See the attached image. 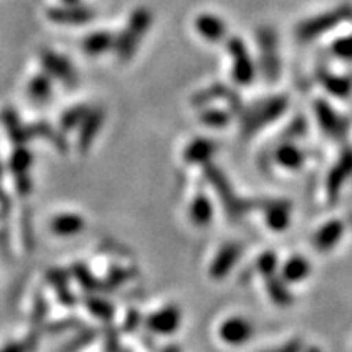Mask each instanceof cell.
I'll return each mask as SVG.
<instances>
[{"mask_svg": "<svg viewBox=\"0 0 352 352\" xmlns=\"http://www.w3.org/2000/svg\"><path fill=\"white\" fill-rule=\"evenodd\" d=\"M289 108V98L284 95L267 96L246 108L241 114V132L246 138L258 134L259 131L279 120Z\"/></svg>", "mask_w": 352, "mask_h": 352, "instance_id": "obj_1", "label": "cell"}, {"mask_svg": "<svg viewBox=\"0 0 352 352\" xmlns=\"http://www.w3.org/2000/svg\"><path fill=\"white\" fill-rule=\"evenodd\" d=\"M152 21L153 15L147 7H138L131 13L129 20H127L126 23V28L122 30L120 36L114 39L113 50L116 52L118 59L126 63V60L134 57L139 44L142 43L145 34L151 30Z\"/></svg>", "mask_w": 352, "mask_h": 352, "instance_id": "obj_2", "label": "cell"}, {"mask_svg": "<svg viewBox=\"0 0 352 352\" xmlns=\"http://www.w3.org/2000/svg\"><path fill=\"white\" fill-rule=\"evenodd\" d=\"M352 19V7L347 6H338L331 8V10L321 12L320 15L310 16V19L300 21L296 28V36L298 41L310 43L318 39L323 34L331 33L338 26L346 23Z\"/></svg>", "mask_w": 352, "mask_h": 352, "instance_id": "obj_3", "label": "cell"}, {"mask_svg": "<svg viewBox=\"0 0 352 352\" xmlns=\"http://www.w3.org/2000/svg\"><path fill=\"white\" fill-rule=\"evenodd\" d=\"M227 52L232 64V80L240 87L252 85L254 78H256V64H254V59L252 54H250L243 39L239 36H233L228 39Z\"/></svg>", "mask_w": 352, "mask_h": 352, "instance_id": "obj_4", "label": "cell"}, {"mask_svg": "<svg viewBox=\"0 0 352 352\" xmlns=\"http://www.w3.org/2000/svg\"><path fill=\"white\" fill-rule=\"evenodd\" d=\"M217 336L223 344L230 347H241L253 340L254 324L245 316H228L219 324Z\"/></svg>", "mask_w": 352, "mask_h": 352, "instance_id": "obj_5", "label": "cell"}, {"mask_svg": "<svg viewBox=\"0 0 352 352\" xmlns=\"http://www.w3.org/2000/svg\"><path fill=\"white\" fill-rule=\"evenodd\" d=\"M314 111L316 122H318L320 129L323 131L324 135L334 140H342L346 138L349 124L327 100H316L314 104Z\"/></svg>", "mask_w": 352, "mask_h": 352, "instance_id": "obj_6", "label": "cell"}, {"mask_svg": "<svg viewBox=\"0 0 352 352\" xmlns=\"http://www.w3.org/2000/svg\"><path fill=\"white\" fill-rule=\"evenodd\" d=\"M208 171V178L210 184H212L215 195H219L220 202H223V208H226V212L230 215V217H240L246 212V201L236 197V195L233 196V189L230 186V183L227 182V178L217 168H209Z\"/></svg>", "mask_w": 352, "mask_h": 352, "instance_id": "obj_7", "label": "cell"}, {"mask_svg": "<svg viewBox=\"0 0 352 352\" xmlns=\"http://www.w3.org/2000/svg\"><path fill=\"white\" fill-rule=\"evenodd\" d=\"M182 311L176 305H165L145 318V328L157 336H171L182 324Z\"/></svg>", "mask_w": 352, "mask_h": 352, "instance_id": "obj_8", "label": "cell"}, {"mask_svg": "<svg viewBox=\"0 0 352 352\" xmlns=\"http://www.w3.org/2000/svg\"><path fill=\"white\" fill-rule=\"evenodd\" d=\"M352 176V148H344L338 162L331 166L327 178V196L329 202H336L340 195Z\"/></svg>", "mask_w": 352, "mask_h": 352, "instance_id": "obj_9", "label": "cell"}, {"mask_svg": "<svg viewBox=\"0 0 352 352\" xmlns=\"http://www.w3.org/2000/svg\"><path fill=\"white\" fill-rule=\"evenodd\" d=\"M258 46H259V57H261L263 72L267 77V80H276L279 76V54H277V39L276 34L271 30L264 28L258 33Z\"/></svg>", "mask_w": 352, "mask_h": 352, "instance_id": "obj_10", "label": "cell"}, {"mask_svg": "<svg viewBox=\"0 0 352 352\" xmlns=\"http://www.w3.org/2000/svg\"><path fill=\"white\" fill-rule=\"evenodd\" d=\"M241 254H243V246L240 243H235V241L226 243L215 253L212 263L209 266V276L215 280L226 279L233 267L236 266V263L240 261Z\"/></svg>", "mask_w": 352, "mask_h": 352, "instance_id": "obj_11", "label": "cell"}, {"mask_svg": "<svg viewBox=\"0 0 352 352\" xmlns=\"http://www.w3.org/2000/svg\"><path fill=\"white\" fill-rule=\"evenodd\" d=\"M261 210L264 222L272 232L287 230L292 220V208L287 201L284 199H266L261 201Z\"/></svg>", "mask_w": 352, "mask_h": 352, "instance_id": "obj_12", "label": "cell"}, {"mask_svg": "<svg viewBox=\"0 0 352 352\" xmlns=\"http://www.w3.org/2000/svg\"><path fill=\"white\" fill-rule=\"evenodd\" d=\"M346 232V223L341 219H331L324 222L318 230L315 232L311 243L318 253H329L341 243Z\"/></svg>", "mask_w": 352, "mask_h": 352, "instance_id": "obj_13", "label": "cell"}, {"mask_svg": "<svg viewBox=\"0 0 352 352\" xmlns=\"http://www.w3.org/2000/svg\"><path fill=\"white\" fill-rule=\"evenodd\" d=\"M195 30L208 43H222L227 38V23L214 13H201L195 19Z\"/></svg>", "mask_w": 352, "mask_h": 352, "instance_id": "obj_14", "label": "cell"}, {"mask_svg": "<svg viewBox=\"0 0 352 352\" xmlns=\"http://www.w3.org/2000/svg\"><path fill=\"white\" fill-rule=\"evenodd\" d=\"M41 60L44 69H46V72L50 74L51 77H54L56 80H60L65 83V85H76L77 74L69 59L56 54L54 51H43Z\"/></svg>", "mask_w": 352, "mask_h": 352, "instance_id": "obj_15", "label": "cell"}, {"mask_svg": "<svg viewBox=\"0 0 352 352\" xmlns=\"http://www.w3.org/2000/svg\"><path fill=\"white\" fill-rule=\"evenodd\" d=\"M104 122V113L100 108L88 109L87 116L83 118L80 124H78V138L77 147L80 148L82 153H87L88 148L95 142L96 135L100 134L101 126Z\"/></svg>", "mask_w": 352, "mask_h": 352, "instance_id": "obj_16", "label": "cell"}, {"mask_svg": "<svg viewBox=\"0 0 352 352\" xmlns=\"http://www.w3.org/2000/svg\"><path fill=\"white\" fill-rule=\"evenodd\" d=\"M272 162L285 171H298L305 165L307 155L302 147H298L292 140H287L272 152Z\"/></svg>", "mask_w": 352, "mask_h": 352, "instance_id": "obj_17", "label": "cell"}, {"mask_svg": "<svg viewBox=\"0 0 352 352\" xmlns=\"http://www.w3.org/2000/svg\"><path fill=\"white\" fill-rule=\"evenodd\" d=\"M279 276L285 284L294 285L307 280L311 274V264L303 254H292L285 259L283 264H279Z\"/></svg>", "mask_w": 352, "mask_h": 352, "instance_id": "obj_18", "label": "cell"}, {"mask_svg": "<svg viewBox=\"0 0 352 352\" xmlns=\"http://www.w3.org/2000/svg\"><path fill=\"white\" fill-rule=\"evenodd\" d=\"M316 78H318L320 85L334 98L344 100L352 94V77L349 76H342V74L321 67L316 70Z\"/></svg>", "mask_w": 352, "mask_h": 352, "instance_id": "obj_19", "label": "cell"}, {"mask_svg": "<svg viewBox=\"0 0 352 352\" xmlns=\"http://www.w3.org/2000/svg\"><path fill=\"white\" fill-rule=\"evenodd\" d=\"M214 204L210 201V197L204 192H197L192 196L191 202H189L188 208V217L191 220V223L197 228H206L212 223L214 219Z\"/></svg>", "mask_w": 352, "mask_h": 352, "instance_id": "obj_20", "label": "cell"}, {"mask_svg": "<svg viewBox=\"0 0 352 352\" xmlns=\"http://www.w3.org/2000/svg\"><path fill=\"white\" fill-rule=\"evenodd\" d=\"M215 142L206 138H196L183 151V160L188 165H206L215 155Z\"/></svg>", "mask_w": 352, "mask_h": 352, "instance_id": "obj_21", "label": "cell"}, {"mask_svg": "<svg viewBox=\"0 0 352 352\" xmlns=\"http://www.w3.org/2000/svg\"><path fill=\"white\" fill-rule=\"evenodd\" d=\"M192 101L197 104V107H208V104H212L214 101H223L228 107L239 108L240 109V98L235 91H232L230 88L226 85H220V83H215V85H210L206 90L199 91V94L195 95Z\"/></svg>", "mask_w": 352, "mask_h": 352, "instance_id": "obj_22", "label": "cell"}, {"mask_svg": "<svg viewBox=\"0 0 352 352\" xmlns=\"http://www.w3.org/2000/svg\"><path fill=\"white\" fill-rule=\"evenodd\" d=\"M47 16L56 23H63V25H80V23H87L94 19V12L87 7H80V6H74L70 3L67 7H56L50 10Z\"/></svg>", "mask_w": 352, "mask_h": 352, "instance_id": "obj_23", "label": "cell"}, {"mask_svg": "<svg viewBox=\"0 0 352 352\" xmlns=\"http://www.w3.org/2000/svg\"><path fill=\"white\" fill-rule=\"evenodd\" d=\"M51 232L57 236H76L85 228V219L76 212H63L52 217Z\"/></svg>", "mask_w": 352, "mask_h": 352, "instance_id": "obj_24", "label": "cell"}, {"mask_svg": "<svg viewBox=\"0 0 352 352\" xmlns=\"http://www.w3.org/2000/svg\"><path fill=\"white\" fill-rule=\"evenodd\" d=\"M264 284H266V294L267 297L271 298L272 303H276L277 307H289L292 303L294 297L292 292H290V285L285 284L283 279H280L279 274L270 276L264 279Z\"/></svg>", "mask_w": 352, "mask_h": 352, "instance_id": "obj_25", "label": "cell"}, {"mask_svg": "<svg viewBox=\"0 0 352 352\" xmlns=\"http://www.w3.org/2000/svg\"><path fill=\"white\" fill-rule=\"evenodd\" d=\"M114 38L109 32H95L83 39L82 47L87 56H101L114 47Z\"/></svg>", "mask_w": 352, "mask_h": 352, "instance_id": "obj_26", "label": "cell"}, {"mask_svg": "<svg viewBox=\"0 0 352 352\" xmlns=\"http://www.w3.org/2000/svg\"><path fill=\"white\" fill-rule=\"evenodd\" d=\"M199 121L204 126L214 127V129H220V127H226L228 122L232 121L230 111L223 108H212L206 107L199 114Z\"/></svg>", "mask_w": 352, "mask_h": 352, "instance_id": "obj_27", "label": "cell"}, {"mask_svg": "<svg viewBox=\"0 0 352 352\" xmlns=\"http://www.w3.org/2000/svg\"><path fill=\"white\" fill-rule=\"evenodd\" d=\"M253 270L256 272V276H261L264 279L270 276H274L279 271V258H277L276 253L264 252L254 259Z\"/></svg>", "mask_w": 352, "mask_h": 352, "instance_id": "obj_28", "label": "cell"}, {"mask_svg": "<svg viewBox=\"0 0 352 352\" xmlns=\"http://www.w3.org/2000/svg\"><path fill=\"white\" fill-rule=\"evenodd\" d=\"M30 96L36 101H44L50 98L52 91V80L47 76H36L28 85Z\"/></svg>", "mask_w": 352, "mask_h": 352, "instance_id": "obj_29", "label": "cell"}, {"mask_svg": "<svg viewBox=\"0 0 352 352\" xmlns=\"http://www.w3.org/2000/svg\"><path fill=\"white\" fill-rule=\"evenodd\" d=\"M329 51L336 59L352 63V33L342 34V36L334 39L329 46Z\"/></svg>", "mask_w": 352, "mask_h": 352, "instance_id": "obj_30", "label": "cell"}, {"mask_svg": "<svg viewBox=\"0 0 352 352\" xmlns=\"http://www.w3.org/2000/svg\"><path fill=\"white\" fill-rule=\"evenodd\" d=\"M32 162H33L32 153L26 151V148H16V152L12 155L10 166L16 175H23V173H28Z\"/></svg>", "mask_w": 352, "mask_h": 352, "instance_id": "obj_31", "label": "cell"}, {"mask_svg": "<svg viewBox=\"0 0 352 352\" xmlns=\"http://www.w3.org/2000/svg\"><path fill=\"white\" fill-rule=\"evenodd\" d=\"M87 107H74L70 108L69 111L64 113L63 116V126L65 127V129H74V127H78V124H80L83 118L87 116L88 113Z\"/></svg>", "mask_w": 352, "mask_h": 352, "instance_id": "obj_32", "label": "cell"}, {"mask_svg": "<svg viewBox=\"0 0 352 352\" xmlns=\"http://www.w3.org/2000/svg\"><path fill=\"white\" fill-rule=\"evenodd\" d=\"M303 342L300 340H290L287 342H284V344L277 346V347H272V349L266 351V352H303Z\"/></svg>", "mask_w": 352, "mask_h": 352, "instance_id": "obj_33", "label": "cell"}, {"mask_svg": "<svg viewBox=\"0 0 352 352\" xmlns=\"http://www.w3.org/2000/svg\"><path fill=\"white\" fill-rule=\"evenodd\" d=\"M0 352H28V349H26V346L21 344V342L12 341L0 347Z\"/></svg>", "mask_w": 352, "mask_h": 352, "instance_id": "obj_34", "label": "cell"}, {"mask_svg": "<svg viewBox=\"0 0 352 352\" xmlns=\"http://www.w3.org/2000/svg\"><path fill=\"white\" fill-rule=\"evenodd\" d=\"M162 352H179V347H178V346L170 344V346L164 347V349H162Z\"/></svg>", "mask_w": 352, "mask_h": 352, "instance_id": "obj_35", "label": "cell"}, {"mask_svg": "<svg viewBox=\"0 0 352 352\" xmlns=\"http://www.w3.org/2000/svg\"><path fill=\"white\" fill-rule=\"evenodd\" d=\"M303 352H321L318 347H308V349H303Z\"/></svg>", "mask_w": 352, "mask_h": 352, "instance_id": "obj_36", "label": "cell"}, {"mask_svg": "<svg viewBox=\"0 0 352 352\" xmlns=\"http://www.w3.org/2000/svg\"><path fill=\"white\" fill-rule=\"evenodd\" d=\"M65 2H67V3H76L77 0H65Z\"/></svg>", "mask_w": 352, "mask_h": 352, "instance_id": "obj_37", "label": "cell"}, {"mask_svg": "<svg viewBox=\"0 0 352 352\" xmlns=\"http://www.w3.org/2000/svg\"><path fill=\"white\" fill-rule=\"evenodd\" d=\"M351 223H352V214H351Z\"/></svg>", "mask_w": 352, "mask_h": 352, "instance_id": "obj_38", "label": "cell"}]
</instances>
